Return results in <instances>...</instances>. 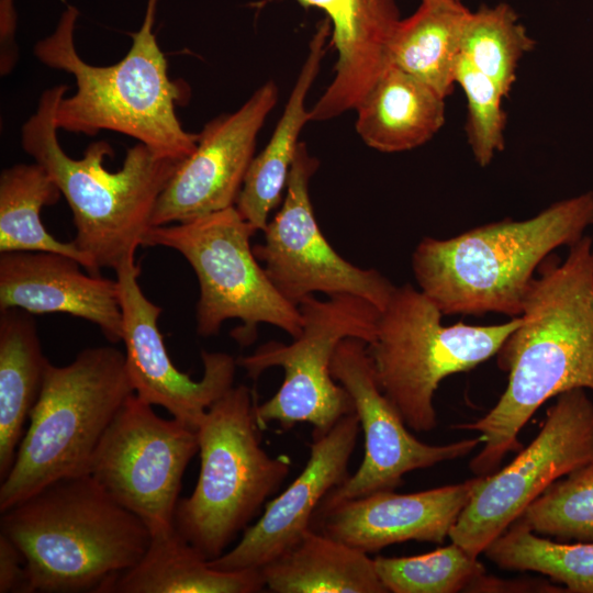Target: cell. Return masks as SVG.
Listing matches in <instances>:
<instances>
[{
    "mask_svg": "<svg viewBox=\"0 0 593 593\" xmlns=\"http://www.w3.org/2000/svg\"><path fill=\"white\" fill-rule=\"evenodd\" d=\"M273 81L259 87L235 112L210 121L158 198L152 227L188 222L236 204L255 157L256 138L278 100Z\"/></svg>",
    "mask_w": 593,
    "mask_h": 593,
    "instance_id": "16",
    "label": "cell"
},
{
    "mask_svg": "<svg viewBox=\"0 0 593 593\" xmlns=\"http://www.w3.org/2000/svg\"><path fill=\"white\" fill-rule=\"evenodd\" d=\"M257 404L253 389L233 385L195 428L200 473L191 495L179 499L174 526L208 560L226 551L290 472L288 457L261 446Z\"/></svg>",
    "mask_w": 593,
    "mask_h": 593,
    "instance_id": "7",
    "label": "cell"
},
{
    "mask_svg": "<svg viewBox=\"0 0 593 593\" xmlns=\"http://www.w3.org/2000/svg\"><path fill=\"white\" fill-rule=\"evenodd\" d=\"M298 307L302 316L298 337L289 344L267 342L236 360L254 380L269 368L280 367L284 371L278 391L256 406L262 429L271 423L283 430L307 423L313 426V433H324L342 417L355 413L351 396L332 376L335 350L348 337L370 344L376 336L380 310L353 294L323 300L310 295Z\"/></svg>",
    "mask_w": 593,
    "mask_h": 593,
    "instance_id": "10",
    "label": "cell"
},
{
    "mask_svg": "<svg viewBox=\"0 0 593 593\" xmlns=\"http://www.w3.org/2000/svg\"><path fill=\"white\" fill-rule=\"evenodd\" d=\"M133 385L124 353L81 350L66 366L47 361L29 426L1 480L0 512L63 478L88 473L93 452Z\"/></svg>",
    "mask_w": 593,
    "mask_h": 593,
    "instance_id": "6",
    "label": "cell"
},
{
    "mask_svg": "<svg viewBox=\"0 0 593 593\" xmlns=\"http://www.w3.org/2000/svg\"><path fill=\"white\" fill-rule=\"evenodd\" d=\"M467 100L466 134L475 163L481 167L491 164L505 146L506 112L501 87L461 56L456 72Z\"/></svg>",
    "mask_w": 593,
    "mask_h": 593,
    "instance_id": "32",
    "label": "cell"
},
{
    "mask_svg": "<svg viewBox=\"0 0 593 593\" xmlns=\"http://www.w3.org/2000/svg\"><path fill=\"white\" fill-rule=\"evenodd\" d=\"M374 559L376 571L387 592L457 593L467 592L470 584L485 573L478 557L458 544L411 557Z\"/></svg>",
    "mask_w": 593,
    "mask_h": 593,
    "instance_id": "30",
    "label": "cell"
},
{
    "mask_svg": "<svg viewBox=\"0 0 593 593\" xmlns=\"http://www.w3.org/2000/svg\"><path fill=\"white\" fill-rule=\"evenodd\" d=\"M483 553L501 569L545 574L564 592L593 593V541L557 542L516 519Z\"/></svg>",
    "mask_w": 593,
    "mask_h": 593,
    "instance_id": "28",
    "label": "cell"
},
{
    "mask_svg": "<svg viewBox=\"0 0 593 593\" xmlns=\"http://www.w3.org/2000/svg\"><path fill=\"white\" fill-rule=\"evenodd\" d=\"M480 479L409 494L380 491L318 506L311 528L368 555L409 540L443 544Z\"/></svg>",
    "mask_w": 593,
    "mask_h": 593,
    "instance_id": "18",
    "label": "cell"
},
{
    "mask_svg": "<svg viewBox=\"0 0 593 593\" xmlns=\"http://www.w3.org/2000/svg\"><path fill=\"white\" fill-rule=\"evenodd\" d=\"M560 541H593V458L552 482L517 518Z\"/></svg>",
    "mask_w": 593,
    "mask_h": 593,
    "instance_id": "31",
    "label": "cell"
},
{
    "mask_svg": "<svg viewBox=\"0 0 593 593\" xmlns=\"http://www.w3.org/2000/svg\"><path fill=\"white\" fill-rule=\"evenodd\" d=\"M444 314L418 288H394L367 344L381 391L406 426L418 433L437 425L434 396L440 382L497 354L521 317L495 325L446 326Z\"/></svg>",
    "mask_w": 593,
    "mask_h": 593,
    "instance_id": "8",
    "label": "cell"
},
{
    "mask_svg": "<svg viewBox=\"0 0 593 593\" xmlns=\"http://www.w3.org/2000/svg\"><path fill=\"white\" fill-rule=\"evenodd\" d=\"M521 322L497 351L508 373L505 391L481 418L454 425L480 433L483 447L469 463L495 472L518 435L549 399L572 389L593 391V239L584 235L560 261L549 255L523 301Z\"/></svg>",
    "mask_w": 593,
    "mask_h": 593,
    "instance_id": "1",
    "label": "cell"
},
{
    "mask_svg": "<svg viewBox=\"0 0 593 593\" xmlns=\"http://www.w3.org/2000/svg\"><path fill=\"white\" fill-rule=\"evenodd\" d=\"M318 166L300 142L282 203L264 230V242L253 246L254 254L276 289L296 306L314 293L353 294L382 311L395 286L378 270L344 259L318 226L309 192Z\"/></svg>",
    "mask_w": 593,
    "mask_h": 593,
    "instance_id": "13",
    "label": "cell"
},
{
    "mask_svg": "<svg viewBox=\"0 0 593 593\" xmlns=\"http://www.w3.org/2000/svg\"><path fill=\"white\" fill-rule=\"evenodd\" d=\"M593 458V401L585 389L557 396L532 443L497 472L481 475L449 538L478 557L552 482Z\"/></svg>",
    "mask_w": 593,
    "mask_h": 593,
    "instance_id": "11",
    "label": "cell"
},
{
    "mask_svg": "<svg viewBox=\"0 0 593 593\" xmlns=\"http://www.w3.org/2000/svg\"><path fill=\"white\" fill-rule=\"evenodd\" d=\"M157 1H147L130 51L114 65H91L78 54L75 27L79 12L70 4L55 30L36 42L33 52L42 64L75 78V93L64 96L56 108L58 130L89 136L104 130L118 132L158 156L177 160L193 153L198 134L187 132L176 114V104L186 100L188 89L169 78L154 33Z\"/></svg>",
    "mask_w": 593,
    "mask_h": 593,
    "instance_id": "3",
    "label": "cell"
},
{
    "mask_svg": "<svg viewBox=\"0 0 593 593\" xmlns=\"http://www.w3.org/2000/svg\"><path fill=\"white\" fill-rule=\"evenodd\" d=\"M260 571L275 593H387L374 559L313 528Z\"/></svg>",
    "mask_w": 593,
    "mask_h": 593,
    "instance_id": "24",
    "label": "cell"
},
{
    "mask_svg": "<svg viewBox=\"0 0 593 593\" xmlns=\"http://www.w3.org/2000/svg\"><path fill=\"white\" fill-rule=\"evenodd\" d=\"M198 452L194 428L158 416L133 393L103 434L88 473L154 535L174 527L183 473Z\"/></svg>",
    "mask_w": 593,
    "mask_h": 593,
    "instance_id": "12",
    "label": "cell"
},
{
    "mask_svg": "<svg viewBox=\"0 0 593 593\" xmlns=\"http://www.w3.org/2000/svg\"><path fill=\"white\" fill-rule=\"evenodd\" d=\"M1 74H7L13 66L16 57L13 55L14 30H15V11L12 0H1Z\"/></svg>",
    "mask_w": 593,
    "mask_h": 593,
    "instance_id": "35",
    "label": "cell"
},
{
    "mask_svg": "<svg viewBox=\"0 0 593 593\" xmlns=\"http://www.w3.org/2000/svg\"><path fill=\"white\" fill-rule=\"evenodd\" d=\"M257 232L234 205L146 233L143 246L174 249L192 267L200 289L198 335L219 334L230 318L242 322L231 333L240 346L256 339L259 324L273 325L292 338L300 335L299 307L281 295L254 254L250 238Z\"/></svg>",
    "mask_w": 593,
    "mask_h": 593,
    "instance_id": "9",
    "label": "cell"
},
{
    "mask_svg": "<svg viewBox=\"0 0 593 593\" xmlns=\"http://www.w3.org/2000/svg\"><path fill=\"white\" fill-rule=\"evenodd\" d=\"M47 358L33 314L0 310V479L9 473L41 391Z\"/></svg>",
    "mask_w": 593,
    "mask_h": 593,
    "instance_id": "25",
    "label": "cell"
},
{
    "mask_svg": "<svg viewBox=\"0 0 593 593\" xmlns=\"http://www.w3.org/2000/svg\"><path fill=\"white\" fill-rule=\"evenodd\" d=\"M80 267L57 253H0V310L69 314L96 324L109 342H122L116 279L85 273Z\"/></svg>",
    "mask_w": 593,
    "mask_h": 593,
    "instance_id": "19",
    "label": "cell"
},
{
    "mask_svg": "<svg viewBox=\"0 0 593 593\" xmlns=\"http://www.w3.org/2000/svg\"><path fill=\"white\" fill-rule=\"evenodd\" d=\"M446 98L389 65L356 107V131L382 153L414 149L432 139L446 120Z\"/></svg>",
    "mask_w": 593,
    "mask_h": 593,
    "instance_id": "21",
    "label": "cell"
},
{
    "mask_svg": "<svg viewBox=\"0 0 593 593\" xmlns=\"http://www.w3.org/2000/svg\"><path fill=\"white\" fill-rule=\"evenodd\" d=\"M470 10L457 0H422L401 19L389 49V63L447 98L456 85L461 38Z\"/></svg>",
    "mask_w": 593,
    "mask_h": 593,
    "instance_id": "26",
    "label": "cell"
},
{
    "mask_svg": "<svg viewBox=\"0 0 593 593\" xmlns=\"http://www.w3.org/2000/svg\"><path fill=\"white\" fill-rule=\"evenodd\" d=\"M536 46L517 12L505 2L470 11L462 31L461 56L494 80L506 97L522 58Z\"/></svg>",
    "mask_w": 593,
    "mask_h": 593,
    "instance_id": "29",
    "label": "cell"
},
{
    "mask_svg": "<svg viewBox=\"0 0 593 593\" xmlns=\"http://www.w3.org/2000/svg\"><path fill=\"white\" fill-rule=\"evenodd\" d=\"M30 593L24 558L18 547L0 533V593Z\"/></svg>",
    "mask_w": 593,
    "mask_h": 593,
    "instance_id": "33",
    "label": "cell"
},
{
    "mask_svg": "<svg viewBox=\"0 0 593 593\" xmlns=\"http://www.w3.org/2000/svg\"><path fill=\"white\" fill-rule=\"evenodd\" d=\"M61 193L37 163L15 164L0 175V253L51 251L76 259L88 272L97 266L72 242L51 235L41 219L45 205L55 204Z\"/></svg>",
    "mask_w": 593,
    "mask_h": 593,
    "instance_id": "27",
    "label": "cell"
},
{
    "mask_svg": "<svg viewBox=\"0 0 593 593\" xmlns=\"http://www.w3.org/2000/svg\"><path fill=\"white\" fill-rule=\"evenodd\" d=\"M68 89L58 85L42 92L21 127V146L66 199L76 228L72 243L98 269L115 270L143 246L158 198L181 160L158 156L137 142L127 149L122 168L110 171L104 158L113 149L104 141L91 143L81 158H71L59 144L55 123Z\"/></svg>",
    "mask_w": 593,
    "mask_h": 593,
    "instance_id": "5",
    "label": "cell"
},
{
    "mask_svg": "<svg viewBox=\"0 0 593 593\" xmlns=\"http://www.w3.org/2000/svg\"><path fill=\"white\" fill-rule=\"evenodd\" d=\"M114 271L123 318L125 367L134 393L195 429L209 407L234 385L237 360L226 353L202 350V378L193 380L181 372L168 355L158 328L163 309L143 293L135 258Z\"/></svg>",
    "mask_w": 593,
    "mask_h": 593,
    "instance_id": "15",
    "label": "cell"
},
{
    "mask_svg": "<svg viewBox=\"0 0 593 593\" xmlns=\"http://www.w3.org/2000/svg\"><path fill=\"white\" fill-rule=\"evenodd\" d=\"M329 30L328 20L318 25L282 115L268 144L253 158L245 176L235 206L257 231L264 232L270 212L279 204L286 190L300 133L310 121L305 101L325 56Z\"/></svg>",
    "mask_w": 593,
    "mask_h": 593,
    "instance_id": "22",
    "label": "cell"
},
{
    "mask_svg": "<svg viewBox=\"0 0 593 593\" xmlns=\"http://www.w3.org/2000/svg\"><path fill=\"white\" fill-rule=\"evenodd\" d=\"M324 11L337 52L335 76L310 109V121L355 110L390 65L389 49L401 21L396 0H295Z\"/></svg>",
    "mask_w": 593,
    "mask_h": 593,
    "instance_id": "20",
    "label": "cell"
},
{
    "mask_svg": "<svg viewBox=\"0 0 593 593\" xmlns=\"http://www.w3.org/2000/svg\"><path fill=\"white\" fill-rule=\"evenodd\" d=\"M592 225L593 191H588L523 221L506 219L446 239L424 237L412 255L413 273L444 315L517 317L535 270Z\"/></svg>",
    "mask_w": 593,
    "mask_h": 593,
    "instance_id": "4",
    "label": "cell"
},
{
    "mask_svg": "<svg viewBox=\"0 0 593 593\" xmlns=\"http://www.w3.org/2000/svg\"><path fill=\"white\" fill-rule=\"evenodd\" d=\"M467 592L473 593H513V592H545L560 593L563 589L555 582L541 581L537 579H512L505 580L493 575H488L486 572L478 577L468 588Z\"/></svg>",
    "mask_w": 593,
    "mask_h": 593,
    "instance_id": "34",
    "label": "cell"
},
{
    "mask_svg": "<svg viewBox=\"0 0 593 593\" xmlns=\"http://www.w3.org/2000/svg\"><path fill=\"white\" fill-rule=\"evenodd\" d=\"M0 527L24 558L30 593H102L152 539L89 473L54 481L1 512Z\"/></svg>",
    "mask_w": 593,
    "mask_h": 593,
    "instance_id": "2",
    "label": "cell"
},
{
    "mask_svg": "<svg viewBox=\"0 0 593 593\" xmlns=\"http://www.w3.org/2000/svg\"><path fill=\"white\" fill-rule=\"evenodd\" d=\"M264 589L260 569H214L174 526L152 535L143 558L102 593H256Z\"/></svg>",
    "mask_w": 593,
    "mask_h": 593,
    "instance_id": "23",
    "label": "cell"
},
{
    "mask_svg": "<svg viewBox=\"0 0 593 593\" xmlns=\"http://www.w3.org/2000/svg\"><path fill=\"white\" fill-rule=\"evenodd\" d=\"M331 371L353 399L363 433L365 454L357 471L329 491L320 506L394 491L403 484L406 473L466 457L482 444L480 436L439 446L414 437L396 407L381 391L367 343L362 339H343L335 350Z\"/></svg>",
    "mask_w": 593,
    "mask_h": 593,
    "instance_id": "14",
    "label": "cell"
},
{
    "mask_svg": "<svg viewBox=\"0 0 593 593\" xmlns=\"http://www.w3.org/2000/svg\"><path fill=\"white\" fill-rule=\"evenodd\" d=\"M360 424L356 413L342 417L328 430L313 433L310 456L287 489L267 502L259 518L240 540L209 564L222 571L261 569L293 546L311 528L313 516L329 491L349 475Z\"/></svg>",
    "mask_w": 593,
    "mask_h": 593,
    "instance_id": "17",
    "label": "cell"
},
{
    "mask_svg": "<svg viewBox=\"0 0 593 593\" xmlns=\"http://www.w3.org/2000/svg\"><path fill=\"white\" fill-rule=\"evenodd\" d=\"M457 1H462V0H457Z\"/></svg>",
    "mask_w": 593,
    "mask_h": 593,
    "instance_id": "36",
    "label": "cell"
}]
</instances>
